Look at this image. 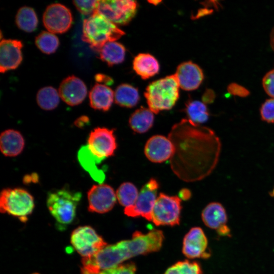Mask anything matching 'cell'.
<instances>
[{
    "label": "cell",
    "mask_w": 274,
    "mask_h": 274,
    "mask_svg": "<svg viewBox=\"0 0 274 274\" xmlns=\"http://www.w3.org/2000/svg\"><path fill=\"white\" fill-rule=\"evenodd\" d=\"M163 239V232L160 230L153 229L147 233L135 231L130 239L107 245L96 254L83 257L81 271L97 273L120 265L134 256L158 251Z\"/></svg>",
    "instance_id": "cell-1"
},
{
    "label": "cell",
    "mask_w": 274,
    "mask_h": 274,
    "mask_svg": "<svg viewBox=\"0 0 274 274\" xmlns=\"http://www.w3.org/2000/svg\"><path fill=\"white\" fill-rule=\"evenodd\" d=\"M124 35L116 24L96 11L83 21L82 40L97 52L106 43L115 42Z\"/></svg>",
    "instance_id": "cell-2"
},
{
    "label": "cell",
    "mask_w": 274,
    "mask_h": 274,
    "mask_svg": "<svg viewBox=\"0 0 274 274\" xmlns=\"http://www.w3.org/2000/svg\"><path fill=\"white\" fill-rule=\"evenodd\" d=\"M179 87L174 75L151 82L144 93L149 109L155 114L171 109L179 99Z\"/></svg>",
    "instance_id": "cell-3"
},
{
    "label": "cell",
    "mask_w": 274,
    "mask_h": 274,
    "mask_svg": "<svg viewBox=\"0 0 274 274\" xmlns=\"http://www.w3.org/2000/svg\"><path fill=\"white\" fill-rule=\"evenodd\" d=\"M81 196V192H73L66 189L49 193L47 206L59 230H64L73 222Z\"/></svg>",
    "instance_id": "cell-4"
},
{
    "label": "cell",
    "mask_w": 274,
    "mask_h": 274,
    "mask_svg": "<svg viewBox=\"0 0 274 274\" xmlns=\"http://www.w3.org/2000/svg\"><path fill=\"white\" fill-rule=\"evenodd\" d=\"M34 207L33 196L24 189L7 188L1 192V212L17 217L22 222L27 221Z\"/></svg>",
    "instance_id": "cell-5"
},
{
    "label": "cell",
    "mask_w": 274,
    "mask_h": 274,
    "mask_svg": "<svg viewBox=\"0 0 274 274\" xmlns=\"http://www.w3.org/2000/svg\"><path fill=\"white\" fill-rule=\"evenodd\" d=\"M181 199L160 193L152 212V221L156 225L175 226L180 223Z\"/></svg>",
    "instance_id": "cell-6"
},
{
    "label": "cell",
    "mask_w": 274,
    "mask_h": 274,
    "mask_svg": "<svg viewBox=\"0 0 274 274\" xmlns=\"http://www.w3.org/2000/svg\"><path fill=\"white\" fill-rule=\"evenodd\" d=\"M137 8L135 1L102 0L98 1L95 11L116 25H125L134 17Z\"/></svg>",
    "instance_id": "cell-7"
},
{
    "label": "cell",
    "mask_w": 274,
    "mask_h": 274,
    "mask_svg": "<svg viewBox=\"0 0 274 274\" xmlns=\"http://www.w3.org/2000/svg\"><path fill=\"white\" fill-rule=\"evenodd\" d=\"M71 242L83 257L96 254L107 245L103 238L89 226H80L75 229L72 233Z\"/></svg>",
    "instance_id": "cell-8"
},
{
    "label": "cell",
    "mask_w": 274,
    "mask_h": 274,
    "mask_svg": "<svg viewBox=\"0 0 274 274\" xmlns=\"http://www.w3.org/2000/svg\"><path fill=\"white\" fill-rule=\"evenodd\" d=\"M159 185L154 179H151L141 188L135 203L125 208L124 214L129 217L141 216L152 221V212L157 198Z\"/></svg>",
    "instance_id": "cell-9"
},
{
    "label": "cell",
    "mask_w": 274,
    "mask_h": 274,
    "mask_svg": "<svg viewBox=\"0 0 274 274\" xmlns=\"http://www.w3.org/2000/svg\"><path fill=\"white\" fill-rule=\"evenodd\" d=\"M87 142L91 153L103 160L113 155L117 148L113 129L105 127L94 129L89 134Z\"/></svg>",
    "instance_id": "cell-10"
},
{
    "label": "cell",
    "mask_w": 274,
    "mask_h": 274,
    "mask_svg": "<svg viewBox=\"0 0 274 274\" xmlns=\"http://www.w3.org/2000/svg\"><path fill=\"white\" fill-rule=\"evenodd\" d=\"M43 22L48 31L62 33L71 27L73 18L70 10L60 4H52L45 10Z\"/></svg>",
    "instance_id": "cell-11"
},
{
    "label": "cell",
    "mask_w": 274,
    "mask_h": 274,
    "mask_svg": "<svg viewBox=\"0 0 274 274\" xmlns=\"http://www.w3.org/2000/svg\"><path fill=\"white\" fill-rule=\"evenodd\" d=\"M88 211L102 214L111 211L116 201V194L109 185L100 184L91 187L87 193Z\"/></svg>",
    "instance_id": "cell-12"
},
{
    "label": "cell",
    "mask_w": 274,
    "mask_h": 274,
    "mask_svg": "<svg viewBox=\"0 0 274 274\" xmlns=\"http://www.w3.org/2000/svg\"><path fill=\"white\" fill-rule=\"evenodd\" d=\"M182 252L188 258L208 259L211 256L207 237L198 227L192 228L185 236Z\"/></svg>",
    "instance_id": "cell-13"
},
{
    "label": "cell",
    "mask_w": 274,
    "mask_h": 274,
    "mask_svg": "<svg viewBox=\"0 0 274 274\" xmlns=\"http://www.w3.org/2000/svg\"><path fill=\"white\" fill-rule=\"evenodd\" d=\"M175 148L172 141L164 136L155 135L147 142L144 152L151 162L161 163L173 157Z\"/></svg>",
    "instance_id": "cell-14"
},
{
    "label": "cell",
    "mask_w": 274,
    "mask_h": 274,
    "mask_svg": "<svg viewBox=\"0 0 274 274\" xmlns=\"http://www.w3.org/2000/svg\"><path fill=\"white\" fill-rule=\"evenodd\" d=\"M174 75L179 87L186 91L196 89L203 80L201 68L191 61L180 64Z\"/></svg>",
    "instance_id": "cell-15"
},
{
    "label": "cell",
    "mask_w": 274,
    "mask_h": 274,
    "mask_svg": "<svg viewBox=\"0 0 274 274\" xmlns=\"http://www.w3.org/2000/svg\"><path fill=\"white\" fill-rule=\"evenodd\" d=\"M87 87L79 78L72 75L65 78L60 84V97L67 105L74 106L81 104L87 95Z\"/></svg>",
    "instance_id": "cell-16"
},
{
    "label": "cell",
    "mask_w": 274,
    "mask_h": 274,
    "mask_svg": "<svg viewBox=\"0 0 274 274\" xmlns=\"http://www.w3.org/2000/svg\"><path fill=\"white\" fill-rule=\"evenodd\" d=\"M23 44L21 41L4 39L0 43V72L17 68L22 60L21 49Z\"/></svg>",
    "instance_id": "cell-17"
},
{
    "label": "cell",
    "mask_w": 274,
    "mask_h": 274,
    "mask_svg": "<svg viewBox=\"0 0 274 274\" xmlns=\"http://www.w3.org/2000/svg\"><path fill=\"white\" fill-rule=\"evenodd\" d=\"M25 141L21 133L14 129H7L0 135L1 152L7 157H15L23 151Z\"/></svg>",
    "instance_id": "cell-18"
},
{
    "label": "cell",
    "mask_w": 274,
    "mask_h": 274,
    "mask_svg": "<svg viewBox=\"0 0 274 274\" xmlns=\"http://www.w3.org/2000/svg\"><path fill=\"white\" fill-rule=\"evenodd\" d=\"M201 218L207 227L216 231L226 225L228 220L225 209L217 202H211L203 209Z\"/></svg>",
    "instance_id": "cell-19"
},
{
    "label": "cell",
    "mask_w": 274,
    "mask_h": 274,
    "mask_svg": "<svg viewBox=\"0 0 274 274\" xmlns=\"http://www.w3.org/2000/svg\"><path fill=\"white\" fill-rule=\"evenodd\" d=\"M90 105L94 109L108 111L114 98V93L109 87L96 83L91 88L89 94Z\"/></svg>",
    "instance_id": "cell-20"
},
{
    "label": "cell",
    "mask_w": 274,
    "mask_h": 274,
    "mask_svg": "<svg viewBox=\"0 0 274 274\" xmlns=\"http://www.w3.org/2000/svg\"><path fill=\"white\" fill-rule=\"evenodd\" d=\"M78 160L82 166L87 171L95 181L101 183L105 179V174L97 165L103 159L91 153L87 145L82 147L78 153Z\"/></svg>",
    "instance_id": "cell-21"
},
{
    "label": "cell",
    "mask_w": 274,
    "mask_h": 274,
    "mask_svg": "<svg viewBox=\"0 0 274 274\" xmlns=\"http://www.w3.org/2000/svg\"><path fill=\"white\" fill-rule=\"evenodd\" d=\"M132 66L134 72L143 79H147L155 76L159 70L157 60L149 53L137 55L133 59Z\"/></svg>",
    "instance_id": "cell-22"
},
{
    "label": "cell",
    "mask_w": 274,
    "mask_h": 274,
    "mask_svg": "<svg viewBox=\"0 0 274 274\" xmlns=\"http://www.w3.org/2000/svg\"><path fill=\"white\" fill-rule=\"evenodd\" d=\"M154 113L149 108L141 107L130 116L129 124L132 130L139 133L148 131L154 122Z\"/></svg>",
    "instance_id": "cell-23"
},
{
    "label": "cell",
    "mask_w": 274,
    "mask_h": 274,
    "mask_svg": "<svg viewBox=\"0 0 274 274\" xmlns=\"http://www.w3.org/2000/svg\"><path fill=\"white\" fill-rule=\"evenodd\" d=\"M116 104L125 108H132L137 105L140 100L138 89L128 84H122L118 86L114 92Z\"/></svg>",
    "instance_id": "cell-24"
},
{
    "label": "cell",
    "mask_w": 274,
    "mask_h": 274,
    "mask_svg": "<svg viewBox=\"0 0 274 274\" xmlns=\"http://www.w3.org/2000/svg\"><path fill=\"white\" fill-rule=\"evenodd\" d=\"M99 58L111 66L123 62L125 55V48L123 45L117 42L106 43L101 48Z\"/></svg>",
    "instance_id": "cell-25"
},
{
    "label": "cell",
    "mask_w": 274,
    "mask_h": 274,
    "mask_svg": "<svg viewBox=\"0 0 274 274\" xmlns=\"http://www.w3.org/2000/svg\"><path fill=\"white\" fill-rule=\"evenodd\" d=\"M38 18L33 9L28 7L20 8L16 16V23L21 29L27 32L34 31L38 25Z\"/></svg>",
    "instance_id": "cell-26"
},
{
    "label": "cell",
    "mask_w": 274,
    "mask_h": 274,
    "mask_svg": "<svg viewBox=\"0 0 274 274\" xmlns=\"http://www.w3.org/2000/svg\"><path fill=\"white\" fill-rule=\"evenodd\" d=\"M185 111L188 120L196 124L207 122L209 117L208 109L203 102L190 100L186 106Z\"/></svg>",
    "instance_id": "cell-27"
},
{
    "label": "cell",
    "mask_w": 274,
    "mask_h": 274,
    "mask_svg": "<svg viewBox=\"0 0 274 274\" xmlns=\"http://www.w3.org/2000/svg\"><path fill=\"white\" fill-rule=\"evenodd\" d=\"M58 92L51 86L40 89L37 94V101L39 107L45 110H52L57 107L59 102Z\"/></svg>",
    "instance_id": "cell-28"
},
{
    "label": "cell",
    "mask_w": 274,
    "mask_h": 274,
    "mask_svg": "<svg viewBox=\"0 0 274 274\" xmlns=\"http://www.w3.org/2000/svg\"><path fill=\"white\" fill-rule=\"evenodd\" d=\"M139 193L134 184L130 182H124L118 187L116 194L119 203L126 208L135 203Z\"/></svg>",
    "instance_id": "cell-29"
},
{
    "label": "cell",
    "mask_w": 274,
    "mask_h": 274,
    "mask_svg": "<svg viewBox=\"0 0 274 274\" xmlns=\"http://www.w3.org/2000/svg\"><path fill=\"white\" fill-rule=\"evenodd\" d=\"M35 43L38 48L43 53H54L59 46V40L53 33L43 31L36 38Z\"/></svg>",
    "instance_id": "cell-30"
},
{
    "label": "cell",
    "mask_w": 274,
    "mask_h": 274,
    "mask_svg": "<svg viewBox=\"0 0 274 274\" xmlns=\"http://www.w3.org/2000/svg\"><path fill=\"white\" fill-rule=\"evenodd\" d=\"M163 274H202V271L198 263L185 260L176 263Z\"/></svg>",
    "instance_id": "cell-31"
},
{
    "label": "cell",
    "mask_w": 274,
    "mask_h": 274,
    "mask_svg": "<svg viewBox=\"0 0 274 274\" xmlns=\"http://www.w3.org/2000/svg\"><path fill=\"white\" fill-rule=\"evenodd\" d=\"M136 266L130 262L120 264L114 267L102 270L95 274H135ZM81 274H90L81 271Z\"/></svg>",
    "instance_id": "cell-32"
},
{
    "label": "cell",
    "mask_w": 274,
    "mask_h": 274,
    "mask_svg": "<svg viewBox=\"0 0 274 274\" xmlns=\"http://www.w3.org/2000/svg\"><path fill=\"white\" fill-rule=\"evenodd\" d=\"M260 117L263 121L274 123V98L266 100L260 109Z\"/></svg>",
    "instance_id": "cell-33"
},
{
    "label": "cell",
    "mask_w": 274,
    "mask_h": 274,
    "mask_svg": "<svg viewBox=\"0 0 274 274\" xmlns=\"http://www.w3.org/2000/svg\"><path fill=\"white\" fill-rule=\"evenodd\" d=\"M73 3L81 14L87 15L95 11L98 1H74Z\"/></svg>",
    "instance_id": "cell-34"
},
{
    "label": "cell",
    "mask_w": 274,
    "mask_h": 274,
    "mask_svg": "<svg viewBox=\"0 0 274 274\" xmlns=\"http://www.w3.org/2000/svg\"><path fill=\"white\" fill-rule=\"evenodd\" d=\"M262 85L265 92L274 98V70L269 71L264 76Z\"/></svg>",
    "instance_id": "cell-35"
},
{
    "label": "cell",
    "mask_w": 274,
    "mask_h": 274,
    "mask_svg": "<svg viewBox=\"0 0 274 274\" xmlns=\"http://www.w3.org/2000/svg\"><path fill=\"white\" fill-rule=\"evenodd\" d=\"M227 90L230 94L241 97H246L250 94L247 89L235 83L229 84L227 87Z\"/></svg>",
    "instance_id": "cell-36"
},
{
    "label": "cell",
    "mask_w": 274,
    "mask_h": 274,
    "mask_svg": "<svg viewBox=\"0 0 274 274\" xmlns=\"http://www.w3.org/2000/svg\"><path fill=\"white\" fill-rule=\"evenodd\" d=\"M215 98V94L212 89H207L202 96V101L204 103H211Z\"/></svg>",
    "instance_id": "cell-37"
},
{
    "label": "cell",
    "mask_w": 274,
    "mask_h": 274,
    "mask_svg": "<svg viewBox=\"0 0 274 274\" xmlns=\"http://www.w3.org/2000/svg\"><path fill=\"white\" fill-rule=\"evenodd\" d=\"M95 80L98 82H102L107 85H111L113 83V80L105 75L97 74L95 76Z\"/></svg>",
    "instance_id": "cell-38"
},
{
    "label": "cell",
    "mask_w": 274,
    "mask_h": 274,
    "mask_svg": "<svg viewBox=\"0 0 274 274\" xmlns=\"http://www.w3.org/2000/svg\"><path fill=\"white\" fill-rule=\"evenodd\" d=\"M219 235L229 236L230 235V230L227 225H225L217 230Z\"/></svg>",
    "instance_id": "cell-39"
},
{
    "label": "cell",
    "mask_w": 274,
    "mask_h": 274,
    "mask_svg": "<svg viewBox=\"0 0 274 274\" xmlns=\"http://www.w3.org/2000/svg\"><path fill=\"white\" fill-rule=\"evenodd\" d=\"M89 119L86 116H82L76 120L75 122V124L77 126L82 127L86 125L87 123H88Z\"/></svg>",
    "instance_id": "cell-40"
},
{
    "label": "cell",
    "mask_w": 274,
    "mask_h": 274,
    "mask_svg": "<svg viewBox=\"0 0 274 274\" xmlns=\"http://www.w3.org/2000/svg\"><path fill=\"white\" fill-rule=\"evenodd\" d=\"M190 192L187 189H183L179 193L180 199H187L190 197Z\"/></svg>",
    "instance_id": "cell-41"
},
{
    "label": "cell",
    "mask_w": 274,
    "mask_h": 274,
    "mask_svg": "<svg viewBox=\"0 0 274 274\" xmlns=\"http://www.w3.org/2000/svg\"><path fill=\"white\" fill-rule=\"evenodd\" d=\"M270 45L274 51V28L272 29L270 34Z\"/></svg>",
    "instance_id": "cell-42"
},
{
    "label": "cell",
    "mask_w": 274,
    "mask_h": 274,
    "mask_svg": "<svg viewBox=\"0 0 274 274\" xmlns=\"http://www.w3.org/2000/svg\"><path fill=\"white\" fill-rule=\"evenodd\" d=\"M149 2L150 3H151V4L157 5V4H158L160 2H161V1H149Z\"/></svg>",
    "instance_id": "cell-43"
},
{
    "label": "cell",
    "mask_w": 274,
    "mask_h": 274,
    "mask_svg": "<svg viewBox=\"0 0 274 274\" xmlns=\"http://www.w3.org/2000/svg\"><path fill=\"white\" fill-rule=\"evenodd\" d=\"M32 274H39L38 273H32Z\"/></svg>",
    "instance_id": "cell-44"
}]
</instances>
